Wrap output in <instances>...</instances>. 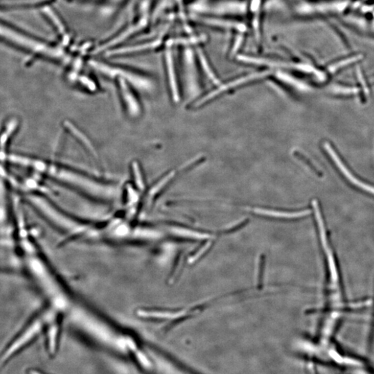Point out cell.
Here are the masks:
<instances>
[{
	"mask_svg": "<svg viewBox=\"0 0 374 374\" xmlns=\"http://www.w3.org/2000/svg\"><path fill=\"white\" fill-rule=\"evenodd\" d=\"M268 75V72H262V73L253 74V75L247 76V77L236 80V81L231 82V83H229L228 84L222 85L221 87H220L219 88L216 89V90L212 91V92L206 95V97H204V98H202V99H200L199 101H198V102L196 103V106H199L200 105L203 104V103L206 102V101H209L210 99L217 96L219 94L223 92V91H227L228 89L231 88V87L239 86V85H242L243 83H247V82L253 81V80L262 79V78L266 77V76Z\"/></svg>",
	"mask_w": 374,
	"mask_h": 374,
	"instance_id": "7",
	"label": "cell"
},
{
	"mask_svg": "<svg viewBox=\"0 0 374 374\" xmlns=\"http://www.w3.org/2000/svg\"><path fill=\"white\" fill-rule=\"evenodd\" d=\"M254 212L256 214H262V215L272 216V217L295 219V218H303L311 214V210L306 209L297 212H284L274 211V210L255 209Z\"/></svg>",
	"mask_w": 374,
	"mask_h": 374,
	"instance_id": "8",
	"label": "cell"
},
{
	"mask_svg": "<svg viewBox=\"0 0 374 374\" xmlns=\"http://www.w3.org/2000/svg\"><path fill=\"white\" fill-rule=\"evenodd\" d=\"M277 77L278 79L282 80V81L286 82V83H289V84L293 85V86L297 87V88L302 89V90H307V87L305 84L293 79V77L285 75V74L278 73L277 74Z\"/></svg>",
	"mask_w": 374,
	"mask_h": 374,
	"instance_id": "10",
	"label": "cell"
},
{
	"mask_svg": "<svg viewBox=\"0 0 374 374\" xmlns=\"http://www.w3.org/2000/svg\"><path fill=\"white\" fill-rule=\"evenodd\" d=\"M89 65L105 77L109 79L123 80L128 83L132 88L142 92H151L154 89L153 79L139 72L120 66L111 65L99 60H90Z\"/></svg>",
	"mask_w": 374,
	"mask_h": 374,
	"instance_id": "3",
	"label": "cell"
},
{
	"mask_svg": "<svg viewBox=\"0 0 374 374\" xmlns=\"http://www.w3.org/2000/svg\"><path fill=\"white\" fill-rule=\"evenodd\" d=\"M0 162L28 169L94 196L109 197L116 192L114 185L97 180L81 171L35 156L11 151L9 149L0 151Z\"/></svg>",
	"mask_w": 374,
	"mask_h": 374,
	"instance_id": "2",
	"label": "cell"
},
{
	"mask_svg": "<svg viewBox=\"0 0 374 374\" xmlns=\"http://www.w3.org/2000/svg\"><path fill=\"white\" fill-rule=\"evenodd\" d=\"M200 60H201L202 66H203L206 73L207 74L208 76H209V77L212 79V81H213L214 83H215L216 85L219 84V81L216 79V76L212 73V70L210 69L209 65H208L207 62H206L205 59H204L203 56H202L201 54H200Z\"/></svg>",
	"mask_w": 374,
	"mask_h": 374,
	"instance_id": "11",
	"label": "cell"
},
{
	"mask_svg": "<svg viewBox=\"0 0 374 374\" xmlns=\"http://www.w3.org/2000/svg\"><path fill=\"white\" fill-rule=\"evenodd\" d=\"M324 144L325 149H326L327 153H328L329 156H331V159L336 163L339 170L340 171V172H342L343 175L345 177V178L347 179L348 182L354 185V186L357 187L360 190L362 191V192L367 193V194L374 197V186L370 184H366L363 181L360 180V179L356 178L355 175L350 173V171L348 170L347 167H346V166L344 165V163L342 162V161L339 157L338 154L334 151V149H333V147H331L330 144L329 143H325Z\"/></svg>",
	"mask_w": 374,
	"mask_h": 374,
	"instance_id": "5",
	"label": "cell"
},
{
	"mask_svg": "<svg viewBox=\"0 0 374 374\" xmlns=\"http://www.w3.org/2000/svg\"><path fill=\"white\" fill-rule=\"evenodd\" d=\"M374 311V309H373ZM372 340H373V347L374 348V311H373V338H372ZM374 350V349H373Z\"/></svg>",
	"mask_w": 374,
	"mask_h": 374,
	"instance_id": "12",
	"label": "cell"
},
{
	"mask_svg": "<svg viewBox=\"0 0 374 374\" xmlns=\"http://www.w3.org/2000/svg\"><path fill=\"white\" fill-rule=\"evenodd\" d=\"M116 81L126 112L132 118H137L141 114V106L137 97L132 91V87L123 80L116 79Z\"/></svg>",
	"mask_w": 374,
	"mask_h": 374,
	"instance_id": "6",
	"label": "cell"
},
{
	"mask_svg": "<svg viewBox=\"0 0 374 374\" xmlns=\"http://www.w3.org/2000/svg\"><path fill=\"white\" fill-rule=\"evenodd\" d=\"M41 328V321L37 319L33 321L30 324L26 327L18 336L12 341L9 346L6 348L5 352L0 356V367L8 361L10 358L14 356L22 347H24L27 343L30 342L35 336L38 334Z\"/></svg>",
	"mask_w": 374,
	"mask_h": 374,
	"instance_id": "4",
	"label": "cell"
},
{
	"mask_svg": "<svg viewBox=\"0 0 374 374\" xmlns=\"http://www.w3.org/2000/svg\"><path fill=\"white\" fill-rule=\"evenodd\" d=\"M315 223L324 266V307L321 325L337 329L347 313L369 305V301H350L346 295L342 270L332 238L318 202L313 201Z\"/></svg>",
	"mask_w": 374,
	"mask_h": 374,
	"instance_id": "1",
	"label": "cell"
},
{
	"mask_svg": "<svg viewBox=\"0 0 374 374\" xmlns=\"http://www.w3.org/2000/svg\"><path fill=\"white\" fill-rule=\"evenodd\" d=\"M166 62H167V71H168L169 79V82H170L173 100L175 102H178L179 101L178 85H177L175 69L173 67L172 55H171V52H169V51H167V53H166Z\"/></svg>",
	"mask_w": 374,
	"mask_h": 374,
	"instance_id": "9",
	"label": "cell"
}]
</instances>
